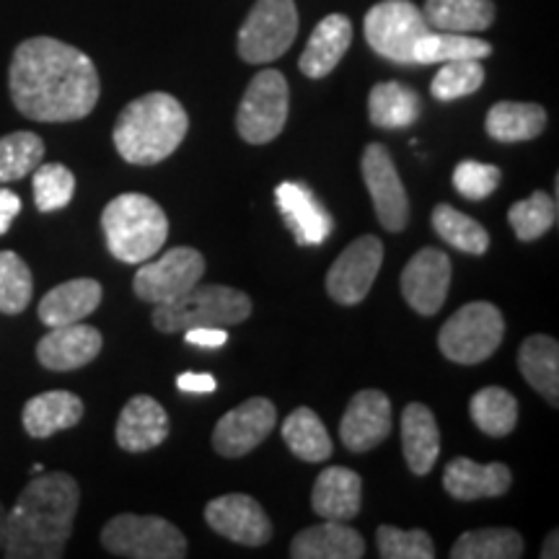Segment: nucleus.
Returning <instances> with one entry per match:
<instances>
[{"label": "nucleus", "mask_w": 559, "mask_h": 559, "mask_svg": "<svg viewBox=\"0 0 559 559\" xmlns=\"http://www.w3.org/2000/svg\"><path fill=\"white\" fill-rule=\"evenodd\" d=\"M349 45H353V21L342 16V13H330V16L319 21L317 29L306 41V50L298 60L300 73L313 81L326 79L340 66V60L345 58Z\"/></svg>", "instance_id": "nucleus-22"}, {"label": "nucleus", "mask_w": 559, "mask_h": 559, "mask_svg": "<svg viewBox=\"0 0 559 559\" xmlns=\"http://www.w3.org/2000/svg\"><path fill=\"white\" fill-rule=\"evenodd\" d=\"M362 181L373 200L379 223L391 234H400L409 223V200L394 158L383 143H370L360 158Z\"/></svg>", "instance_id": "nucleus-12"}, {"label": "nucleus", "mask_w": 559, "mask_h": 559, "mask_svg": "<svg viewBox=\"0 0 559 559\" xmlns=\"http://www.w3.org/2000/svg\"><path fill=\"white\" fill-rule=\"evenodd\" d=\"M547 128V111L542 104L498 102L487 111L485 130L498 143H523L539 138Z\"/></svg>", "instance_id": "nucleus-30"}, {"label": "nucleus", "mask_w": 559, "mask_h": 559, "mask_svg": "<svg viewBox=\"0 0 559 559\" xmlns=\"http://www.w3.org/2000/svg\"><path fill=\"white\" fill-rule=\"evenodd\" d=\"M45 158V140L29 130L0 138V185L19 181L37 169Z\"/></svg>", "instance_id": "nucleus-37"}, {"label": "nucleus", "mask_w": 559, "mask_h": 559, "mask_svg": "<svg viewBox=\"0 0 559 559\" xmlns=\"http://www.w3.org/2000/svg\"><path fill=\"white\" fill-rule=\"evenodd\" d=\"M251 317V298L228 285H194L185 296L158 304L153 326L164 334L187 332L192 326H236Z\"/></svg>", "instance_id": "nucleus-5"}, {"label": "nucleus", "mask_w": 559, "mask_h": 559, "mask_svg": "<svg viewBox=\"0 0 559 559\" xmlns=\"http://www.w3.org/2000/svg\"><path fill=\"white\" fill-rule=\"evenodd\" d=\"M432 228L449 247L464 251V254L481 257L489 249V234L477 221L464 215L449 202L432 207Z\"/></svg>", "instance_id": "nucleus-36"}, {"label": "nucleus", "mask_w": 559, "mask_h": 559, "mask_svg": "<svg viewBox=\"0 0 559 559\" xmlns=\"http://www.w3.org/2000/svg\"><path fill=\"white\" fill-rule=\"evenodd\" d=\"M207 526L241 547H264L275 534L270 515L254 498L241 492L221 495L205 506Z\"/></svg>", "instance_id": "nucleus-15"}, {"label": "nucleus", "mask_w": 559, "mask_h": 559, "mask_svg": "<svg viewBox=\"0 0 559 559\" xmlns=\"http://www.w3.org/2000/svg\"><path fill=\"white\" fill-rule=\"evenodd\" d=\"M277 210L296 236L300 247H319L332 236L334 221L309 187L300 181H283L275 190Z\"/></svg>", "instance_id": "nucleus-18"}, {"label": "nucleus", "mask_w": 559, "mask_h": 559, "mask_svg": "<svg viewBox=\"0 0 559 559\" xmlns=\"http://www.w3.org/2000/svg\"><path fill=\"white\" fill-rule=\"evenodd\" d=\"M205 275V257L192 247H177L160 254L158 260L140 264L132 280V290L145 304H169V300L185 296Z\"/></svg>", "instance_id": "nucleus-11"}, {"label": "nucleus", "mask_w": 559, "mask_h": 559, "mask_svg": "<svg viewBox=\"0 0 559 559\" xmlns=\"http://www.w3.org/2000/svg\"><path fill=\"white\" fill-rule=\"evenodd\" d=\"M557 539H559V534H557V531H551V534L547 536V542H544L542 559H555L559 555V551H557Z\"/></svg>", "instance_id": "nucleus-47"}, {"label": "nucleus", "mask_w": 559, "mask_h": 559, "mask_svg": "<svg viewBox=\"0 0 559 559\" xmlns=\"http://www.w3.org/2000/svg\"><path fill=\"white\" fill-rule=\"evenodd\" d=\"M283 440L288 443L293 456H298L306 464H321L332 456L334 445L330 432L317 412L309 407L293 409L283 423Z\"/></svg>", "instance_id": "nucleus-32"}, {"label": "nucleus", "mask_w": 559, "mask_h": 559, "mask_svg": "<svg viewBox=\"0 0 559 559\" xmlns=\"http://www.w3.org/2000/svg\"><path fill=\"white\" fill-rule=\"evenodd\" d=\"M362 506V479L345 466H330L317 477L311 508L324 521H353Z\"/></svg>", "instance_id": "nucleus-23"}, {"label": "nucleus", "mask_w": 559, "mask_h": 559, "mask_svg": "<svg viewBox=\"0 0 559 559\" xmlns=\"http://www.w3.org/2000/svg\"><path fill=\"white\" fill-rule=\"evenodd\" d=\"M370 122L381 130L412 128L423 115V99L415 88L400 81H383L370 88L368 96Z\"/></svg>", "instance_id": "nucleus-28"}, {"label": "nucleus", "mask_w": 559, "mask_h": 559, "mask_svg": "<svg viewBox=\"0 0 559 559\" xmlns=\"http://www.w3.org/2000/svg\"><path fill=\"white\" fill-rule=\"evenodd\" d=\"M492 55V45L472 34L456 32H436L430 29L415 45V66H436V62H453V60H485Z\"/></svg>", "instance_id": "nucleus-33"}, {"label": "nucleus", "mask_w": 559, "mask_h": 559, "mask_svg": "<svg viewBox=\"0 0 559 559\" xmlns=\"http://www.w3.org/2000/svg\"><path fill=\"white\" fill-rule=\"evenodd\" d=\"M510 485H513V474L502 461L477 464V461L459 456L449 461L443 472L445 492L459 502L500 498L508 492Z\"/></svg>", "instance_id": "nucleus-20"}, {"label": "nucleus", "mask_w": 559, "mask_h": 559, "mask_svg": "<svg viewBox=\"0 0 559 559\" xmlns=\"http://www.w3.org/2000/svg\"><path fill=\"white\" fill-rule=\"evenodd\" d=\"M298 37L296 0H257L241 24L236 50L249 66H264L283 58Z\"/></svg>", "instance_id": "nucleus-8"}, {"label": "nucleus", "mask_w": 559, "mask_h": 559, "mask_svg": "<svg viewBox=\"0 0 559 559\" xmlns=\"http://www.w3.org/2000/svg\"><path fill=\"white\" fill-rule=\"evenodd\" d=\"M425 21L436 32L474 34L495 21L492 0H425Z\"/></svg>", "instance_id": "nucleus-31"}, {"label": "nucleus", "mask_w": 559, "mask_h": 559, "mask_svg": "<svg viewBox=\"0 0 559 559\" xmlns=\"http://www.w3.org/2000/svg\"><path fill=\"white\" fill-rule=\"evenodd\" d=\"M190 117L171 94L153 91L130 102L117 117L111 140L128 164L153 166L171 156L185 143Z\"/></svg>", "instance_id": "nucleus-3"}, {"label": "nucleus", "mask_w": 559, "mask_h": 559, "mask_svg": "<svg viewBox=\"0 0 559 559\" xmlns=\"http://www.w3.org/2000/svg\"><path fill=\"white\" fill-rule=\"evenodd\" d=\"M508 223L521 241H536L557 223V200L547 192H534L508 210Z\"/></svg>", "instance_id": "nucleus-39"}, {"label": "nucleus", "mask_w": 559, "mask_h": 559, "mask_svg": "<svg viewBox=\"0 0 559 559\" xmlns=\"http://www.w3.org/2000/svg\"><path fill=\"white\" fill-rule=\"evenodd\" d=\"M523 536L515 528H477L461 534L451 547L453 559H519Z\"/></svg>", "instance_id": "nucleus-35"}, {"label": "nucleus", "mask_w": 559, "mask_h": 559, "mask_svg": "<svg viewBox=\"0 0 559 559\" xmlns=\"http://www.w3.org/2000/svg\"><path fill=\"white\" fill-rule=\"evenodd\" d=\"M102 230L107 249L124 264H143L169 239V218L148 194L124 192L104 207Z\"/></svg>", "instance_id": "nucleus-4"}, {"label": "nucleus", "mask_w": 559, "mask_h": 559, "mask_svg": "<svg viewBox=\"0 0 559 559\" xmlns=\"http://www.w3.org/2000/svg\"><path fill=\"white\" fill-rule=\"evenodd\" d=\"M21 213V200L16 192L0 187V236H5L13 226V218Z\"/></svg>", "instance_id": "nucleus-45"}, {"label": "nucleus", "mask_w": 559, "mask_h": 559, "mask_svg": "<svg viewBox=\"0 0 559 559\" xmlns=\"http://www.w3.org/2000/svg\"><path fill=\"white\" fill-rule=\"evenodd\" d=\"M32 270L16 251H0V313L16 317L32 304Z\"/></svg>", "instance_id": "nucleus-38"}, {"label": "nucleus", "mask_w": 559, "mask_h": 559, "mask_svg": "<svg viewBox=\"0 0 559 559\" xmlns=\"http://www.w3.org/2000/svg\"><path fill=\"white\" fill-rule=\"evenodd\" d=\"M34 174V205L39 213H58L75 194V177L62 164H39Z\"/></svg>", "instance_id": "nucleus-40"}, {"label": "nucleus", "mask_w": 559, "mask_h": 559, "mask_svg": "<svg viewBox=\"0 0 559 559\" xmlns=\"http://www.w3.org/2000/svg\"><path fill=\"white\" fill-rule=\"evenodd\" d=\"M102 547L128 559H185L190 551L185 534L160 515H115L102 528Z\"/></svg>", "instance_id": "nucleus-6"}, {"label": "nucleus", "mask_w": 559, "mask_h": 559, "mask_svg": "<svg viewBox=\"0 0 559 559\" xmlns=\"http://www.w3.org/2000/svg\"><path fill=\"white\" fill-rule=\"evenodd\" d=\"M293 559H360L366 542L345 521H324L304 528L290 544Z\"/></svg>", "instance_id": "nucleus-24"}, {"label": "nucleus", "mask_w": 559, "mask_h": 559, "mask_svg": "<svg viewBox=\"0 0 559 559\" xmlns=\"http://www.w3.org/2000/svg\"><path fill=\"white\" fill-rule=\"evenodd\" d=\"M277 409L264 396H254L226 412L213 430V449L223 459H241L275 430Z\"/></svg>", "instance_id": "nucleus-14"}, {"label": "nucleus", "mask_w": 559, "mask_h": 559, "mask_svg": "<svg viewBox=\"0 0 559 559\" xmlns=\"http://www.w3.org/2000/svg\"><path fill=\"white\" fill-rule=\"evenodd\" d=\"M81 487L66 472H41L5 510V559H60L79 513Z\"/></svg>", "instance_id": "nucleus-2"}, {"label": "nucleus", "mask_w": 559, "mask_h": 559, "mask_svg": "<svg viewBox=\"0 0 559 559\" xmlns=\"http://www.w3.org/2000/svg\"><path fill=\"white\" fill-rule=\"evenodd\" d=\"M171 423L153 396L138 394L124 404L117 419V445L128 453H145L169 438Z\"/></svg>", "instance_id": "nucleus-21"}, {"label": "nucleus", "mask_w": 559, "mask_h": 559, "mask_svg": "<svg viewBox=\"0 0 559 559\" xmlns=\"http://www.w3.org/2000/svg\"><path fill=\"white\" fill-rule=\"evenodd\" d=\"M402 451L404 461L417 477L432 472L440 456V430L430 407L412 402L402 412Z\"/></svg>", "instance_id": "nucleus-27"}, {"label": "nucleus", "mask_w": 559, "mask_h": 559, "mask_svg": "<svg viewBox=\"0 0 559 559\" xmlns=\"http://www.w3.org/2000/svg\"><path fill=\"white\" fill-rule=\"evenodd\" d=\"M383 264V241L368 234L355 239L326 272V293L342 306H358L373 288Z\"/></svg>", "instance_id": "nucleus-13"}, {"label": "nucleus", "mask_w": 559, "mask_h": 559, "mask_svg": "<svg viewBox=\"0 0 559 559\" xmlns=\"http://www.w3.org/2000/svg\"><path fill=\"white\" fill-rule=\"evenodd\" d=\"M177 389L187 391V394H213L218 383L210 373H181L177 379Z\"/></svg>", "instance_id": "nucleus-46"}, {"label": "nucleus", "mask_w": 559, "mask_h": 559, "mask_svg": "<svg viewBox=\"0 0 559 559\" xmlns=\"http://www.w3.org/2000/svg\"><path fill=\"white\" fill-rule=\"evenodd\" d=\"M376 544L383 559H432L436 557V544L425 528H396L379 526L376 531Z\"/></svg>", "instance_id": "nucleus-42"}, {"label": "nucleus", "mask_w": 559, "mask_h": 559, "mask_svg": "<svg viewBox=\"0 0 559 559\" xmlns=\"http://www.w3.org/2000/svg\"><path fill=\"white\" fill-rule=\"evenodd\" d=\"M102 285L91 277H75L58 285L39 300V321L45 326H66L88 319L102 304Z\"/></svg>", "instance_id": "nucleus-25"}, {"label": "nucleus", "mask_w": 559, "mask_h": 559, "mask_svg": "<svg viewBox=\"0 0 559 559\" xmlns=\"http://www.w3.org/2000/svg\"><path fill=\"white\" fill-rule=\"evenodd\" d=\"M366 39L370 50L396 66H415V45L430 32L423 9L412 0H381L366 13Z\"/></svg>", "instance_id": "nucleus-9"}, {"label": "nucleus", "mask_w": 559, "mask_h": 559, "mask_svg": "<svg viewBox=\"0 0 559 559\" xmlns=\"http://www.w3.org/2000/svg\"><path fill=\"white\" fill-rule=\"evenodd\" d=\"M83 419V400L73 391H45V394L32 396L29 402L24 404V415H21V423H24L26 436L45 440L52 438L55 432L75 428Z\"/></svg>", "instance_id": "nucleus-26"}, {"label": "nucleus", "mask_w": 559, "mask_h": 559, "mask_svg": "<svg viewBox=\"0 0 559 559\" xmlns=\"http://www.w3.org/2000/svg\"><path fill=\"white\" fill-rule=\"evenodd\" d=\"M3 536H5V508L0 502V549H3Z\"/></svg>", "instance_id": "nucleus-48"}, {"label": "nucleus", "mask_w": 559, "mask_h": 559, "mask_svg": "<svg viewBox=\"0 0 559 559\" xmlns=\"http://www.w3.org/2000/svg\"><path fill=\"white\" fill-rule=\"evenodd\" d=\"M506 334V317L487 300L461 306L438 334V347L451 362L477 366L492 358Z\"/></svg>", "instance_id": "nucleus-7"}, {"label": "nucleus", "mask_w": 559, "mask_h": 559, "mask_svg": "<svg viewBox=\"0 0 559 559\" xmlns=\"http://www.w3.org/2000/svg\"><path fill=\"white\" fill-rule=\"evenodd\" d=\"M521 376L528 386L557 407L559 402V345L547 334H531L519 349Z\"/></svg>", "instance_id": "nucleus-29"}, {"label": "nucleus", "mask_w": 559, "mask_h": 559, "mask_svg": "<svg viewBox=\"0 0 559 559\" xmlns=\"http://www.w3.org/2000/svg\"><path fill=\"white\" fill-rule=\"evenodd\" d=\"M185 342L194 347H223L228 342L226 326H192L185 332Z\"/></svg>", "instance_id": "nucleus-44"}, {"label": "nucleus", "mask_w": 559, "mask_h": 559, "mask_svg": "<svg viewBox=\"0 0 559 559\" xmlns=\"http://www.w3.org/2000/svg\"><path fill=\"white\" fill-rule=\"evenodd\" d=\"M485 83V68L479 60H453L443 62L436 79L430 83V94L438 102H456L472 96Z\"/></svg>", "instance_id": "nucleus-41"}, {"label": "nucleus", "mask_w": 559, "mask_h": 559, "mask_svg": "<svg viewBox=\"0 0 559 559\" xmlns=\"http://www.w3.org/2000/svg\"><path fill=\"white\" fill-rule=\"evenodd\" d=\"M104 337L96 326L91 324H66V326H50V332L39 340L37 345V360L47 370H79L88 362L96 360L102 353Z\"/></svg>", "instance_id": "nucleus-19"}, {"label": "nucleus", "mask_w": 559, "mask_h": 559, "mask_svg": "<svg viewBox=\"0 0 559 559\" xmlns=\"http://www.w3.org/2000/svg\"><path fill=\"white\" fill-rule=\"evenodd\" d=\"M402 296L419 317H436L451 290V260L436 247L419 249L402 272Z\"/></svg>", "instance_id": "nucleus-16"}, {"label": "nucleus", "mask_w": 559, "mask_h": 559, "mask_svg": "<svg viewBox=\"0 0 559 559\" xmlns=\"http://www.w3.org/2000/svg\"><path fill=\"white\" fill-rule=\"evenodd\" d=\"M502 171L492 164H479V160H461L453 169V187L461 198L485 200L500 187Z\"/></svg>", "instance_id": "nucleus-43"}, {"label": "nucleus", "mask_w": 559, "mask_h": 559, "mask_svg": "<svg viewBox=\"0 0 559 559\" xmlns=\"http://www.w3.org/2000/svg\"><path fill=\"white\" fill-rule=\"evenodd\" d=\"M290 109V88L280 70H260L249 83L236 111V130L251 145L272 143L285 130Z\"/></svg>", "instance_id": "nucleus-10"}, {"label": "nucleus", "mask_w": 559, "mask_h": 559, "mask_svg": "<svg viewBox=\"0 0 559 559\" xmlns=\"http://www.w3.org/2000/svg\"><path fill=\"white\" fill-rule=\"evenodd\" d=\"M391 432V402L379 389H362L347 404L340 423L342 445L353 453H366L381 445Z\"/></svg>", "instance_id": "nucleus-17"}, {"label": "nucleus", "mask_w": 559, "mask_h": 559, "mask_svg": "<svg viewBox=\"0 0 559 559\" xmlns=\"http://www.w3.org/2000/svg\"><path fill=\"white\" fill-rule=\"evenodd\" d=\"M469 415L489 438H506L519 425V400L502 386H485L472 396Z\"/></svg>", "instance_id": "nucleus-34"}, {"label": "nucleus", "mask_w": 559, "mask_h": 559, "mask_svg": "<svg viewBox=\"0 0 559 559\" xmlns=\"http://www.w3.org/2000/svg\"><path fill=\"white\" fill-rule=\"evenodd\" d=\"M11 102L26 120L75 122L99 104L102 83L94 60L52 37L21 41L9 68Z\"/></svg>", "instance_id": "nucleus-1"}]
</instances>
